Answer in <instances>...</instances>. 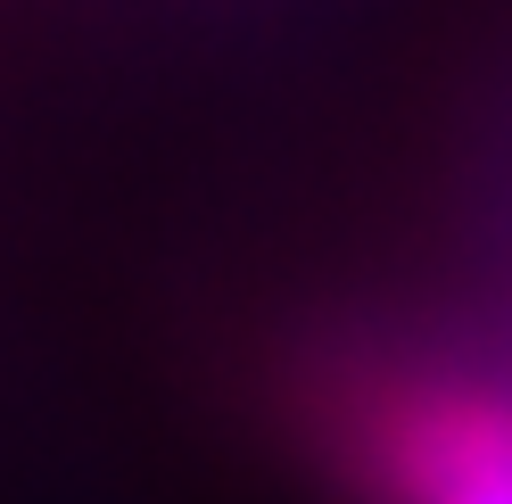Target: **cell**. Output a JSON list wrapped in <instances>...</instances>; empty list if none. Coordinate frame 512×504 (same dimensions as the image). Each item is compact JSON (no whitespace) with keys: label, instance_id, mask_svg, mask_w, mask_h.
Masks as SVG:
<instances>
[{"label":"cell","instance_id":"1","mask_svg":"<svg viewBox=\"0 0 512 504\" xmlns=\"http://www.w3.org/2000/svg\"><path fill=\"white\" fill-rule=\"evenodd\" d=\"M380 504H512V389L479 372H405L356 414Z\"/></svg>","mask_w":512,"mask_h":504}]
</instances>
